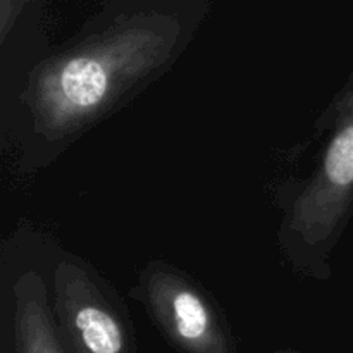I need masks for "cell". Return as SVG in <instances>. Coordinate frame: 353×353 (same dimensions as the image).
<instances>
[{"instance_id": "obj_6", "label": "cell", "mask_w": 353, "mask_h": 353, "mask_svg": "<svg viewBox=\"0 0 353 353\" xmlns=\"http://www.w3.org/2000/svg\"><path fill=\"white\" fill-rule=\"evenodd\" d=\"M26 7L21 0H0V45L7 41Z\"/></svg>"}, {"instance_id": "obj_2", "label": "cell", "mask_w": 353, "mask_h": 353, "mask_svg": "<svg viewBox=\"0 0 353 353\" xmlns=\"http://www.w3.org/2000/svg\"><path fill=\"white\" fill-rule=\"evenodd\" d=\"M330 133L314 171L286 203L279 245L302 274L326 278L327 259L353 212V74L326 114Z\"/></svg>"}, {"instance_id": "obj_7", "label": "cell", "mask_w": 353, "mask_h": 353, "mask_svg": "<svg viewBox=\"0 0 353 353\" xmlns=\"http://www.w3.org/2000/svg\"><path fill=\"white\" fill-rule=\"evenodd\" d=\"M272 353H303L300 350H295V348H279V350L272 352Z\"/></svg>"}, {"instance_id": "obj_4", "label": "cell", "mask_w": 353, "mask_h": 353, "mask_svg": "<svg viewBox=\"0 0 353 353\" xmlns=\"http://www.w3.org/2000/svg\"><path fill=\"white\" fill-rule=\"evenodd\" d=\"M131 295L174 352L238 353L236 336L219 303L172 265L148 262Z\"/></svg>"}, {"instance_id": "obj_3", "label": "cell", "mask_w": 353, "mask_h": 353, "mask_svg": "<svg viewBox=\"0 0 353 353\" xmlns=\"http://www.w3.org/2000/svg\"><path fill=\"white\" fill-rule=\"evenodd\" d=\"M50 305L68 353H140L124 302L81 259L65 255L55 262Z\"/></svg>"}, {"instance_id": "obj_5", "label": "cell", "mask_w": 353, "mask_h": 353, "mask_svg": "<svg viewBox=\"0 0 353 353\" xmlns=\"http://www.w3.org/2000/svg\"><path fill=\"white\" fill-rule=\"evenodd\" d=\"M0 353H68L55 327L50 286L33 269L21 272L10 286L2 316Z\"/></svg>"}, {"instance_id": "obj_1", "label": "cell", "mask_w": 353, "mask_h": 353, "mask_svg": "<svg viewBox=\"0 0 353 353\" xmlns=\"http://www.w3.org/2000/svg\"><path fill=\"white\" fill-rule=\"evenodd\" d=\"M193 28L179 14L130 10L61 40L10 45L3 124L14 168L30 174L137 97L183 54Z\"/></svg>"}, {"instance_id": "obj_8", "label": "cell", "mask_w": 353, "mask_h": 353, "mask_svg": "<svg viewBox=\"0 0 353 353\" xmlns=\"http://www.w3.org/2000/svg\"><path fill=\"white\" fill-rule=\"evenodd\" d=\"M31 2H34V0H21V3H23V6H24V7H26V6H28V3H31Z\"/></svg>"}]
</instances>
